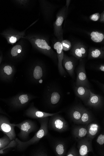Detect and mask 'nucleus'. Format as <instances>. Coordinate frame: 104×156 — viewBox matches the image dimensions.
I'll use <instances>...</instances> for the list:
<instances>
[{
	"label": "nucleus",
	"mask_w": 104,
	"mask_h": 156,
	"mask_svg": "<svg viewBox=\"0 0 104 156\" xmlns=\"http://www.w3.org/2000/svg\"><path fill=\"white\" fill-rule=\"evenodd\" d=\"M28 40L32 46L42 54L49 57L55 62L58 60L57 55L46 37L38 35L33 34L26 36L24 38Z\"/></svg>",
	"instance_id": "obj_1"
},
{
	"label": "nucleus",
	"mask_w": 104,
	"mask_h": 156,
	"mask_svg": "<svg viewBox=\"0 0 104 156\" xmlns=\"http://www.w3.org/2000/svg\"><path fill=\"white\" fill-rule=\"evenodd\" d=\"M38 120L40 124V127L33 137L25 141H22L17 138L15 140L16 143L17 149L18 151H25L29 146L38 143L42 138L48 135V117L38 119Z\"/></svg>",
	"instance_id": "obj_2"
},
{
	"label": "nucleus",
	"mask_w": 104,
	"mask_h": 156,
	"mask_svg": "<svg viewBox=\"0 0 104 156\" xmlns=\"http://www.w3.org/2000/svg\"><path fill=\"white\" fill-rule=\"evenodd\" d=\"M12 124L20 129V132L18 136L23 141H27L29 134L37 129L36 123L31 120H26L17 124Z\"/></svg>",
	"instance_id": "obj_3"
},
{
	"label": "nucleus",
	"mask_w": 104,
	"mask_h": 156,
	"mask_svg": "<svg viewBox=\"0 0 104 156\" xmlns=\"http://www.w3.org/2000/svg\"><path fill=\"white\" fill-rule=\"evenodd\" d=\"M68 8L65 6L58 12L54 24V34L60 42L63 40V24L67 16Z\"/></svg>",
	"instance_id": "obj_4"
},
{
	"label": "nucleus",
	"mask_w": 104,
	"mask_h": 156,
	"mask_svg": "<svg viewBox=\"0 0 104 156\" xmlns=\"http://www.w3.org/2000/svg\"><path fill=\"white\" fill-rule=\"evenodd\" d=\"M35 98L29 94L20 93L11 98L9 103L13 108L20 109L27 105Z\"/></svg>",
	"instance_id": "obj_5"
},
{
	"label": "nucleus",
	"mask_w": 104,
	"mask_h": 156,
	"mask_svg": "<svg viewBox=\"0 0 104 156\" xmlns=\"http://www.w3.org/2000/svg\"><path fill=\"white\" fill-rule=\"evenodd\" d=\"M58 114L50 117L48 127V128L55 131L62 133L68 129V125L64 118Z\"/></svg>",
	"instance_id": "obj_6"
},
{
	"label": "nucleus",
	"mask_w": 104,
	"mask_h": 156,
	"mask_svg": "<svg viewBox=\"0 0 104 156\" xmlns=\"http://www.w3.org/2000/svg\"><path fill=\"white\" fill-rule=\"evenodd\" d=\"M15 127L12 123H10L7 118L0 115V131L8 136L11 141L16 138Z\"/></svg>",
	"instance_id": "obj_7"
},
{
	"label": "nucleus",
	"mask_w": 104,
	"mask_h": 156,
	"mask_svg": "<svg viewBox=\"0 0 104 156\" xmlns=\"http://www.w3.org/2000/svg\"><path fill=\"white\" fill-rule=\"evenodd\" d=\"M59 111L57 112L50 113L44 112L39 110L36 108L33 103L25 111L24 115L25 116L33 119H39L50 117L61 112Z\"/></svg>",
	"instance_id": "obj_8"
},
{
	"label": "nucleus",
	"mask_w": 104,
	"mask_h": 156,
	"mask_svg": "<svg viewBox=\"0 0 104 156\" xmlns=\"http://www.w3.org/2000/svg\"><path fill=\"white\" fill-rule=\"evenodd\" d=\"M92 139L86 136L77 141V147L80 156H87L93 152Z\"/></svg>",
	"instance_id": "obj_9"
},
{
	"label": "nucleus",
	"mask_w": 104,
	"mask_h": 156,
	"mask_svg": "<svg viewBox=\"0 0 104 156\" xmlns=\"http://www.w3.org/2000/svg\"><path fill=\"white\" fill-rule=\"evenodd\" d=\"M61 98V94L57 89L48 87L45 94V102L48 106L55 107L60 102Z\"/></svg>",
	"instance_id": "obj_10"
},
{
	"label": "nucleus",
	"mask_w": 104,
	"mask_h": 156,
	"mask_svg": "<svg viewBox=\"0 0 104 156\" xmlns=\"http://www.w3.org/2000/svg\"><path fill=\"white\" fill-rule=\"evenodd\" d=\"M25 30L20 32L13 29L7 30L3 32L2 35L6 39L8 44L13 45L26 36Z\"/></svg>",
	"instance_id": "obj_11"
},
{
	"label": "nucleus",
	"mask_w": 104,
	"mask_h": 156,
	"mask_svg": "<svg viewBox=\"0 0 104 156\" xmlns=\"http://www.w3.org/2000/svg\"><path fill=\"white\" fill-rule=\"evenodd\" d=\"M76 86H84L90 89V84L86 74L85 63L82 59L80 60L77 70Z\"/></svg>",
	"instance_id": "obj_12"
},
{
	"label": "nucleus",
	"mask_w": 104,
	"mask_h": 156,
	"mask_svg": "<svg viewBox=\"0 0 104 156\" xmlns=\"http://www.w3.org/2000/svg\"><path fill=\"white\" fill-rule=\"evenodd\" d=\"M43 68L40 64H37L32 67L29 73V77L34 83H41L44 76Z\"/></svg>",
	"instance_id": "obj_13"
},
{
	"label": "nucleus",
	"mask_w": 104,
	"mask_h": 156,
	"mask_svg": "<svg viewBox=\"0 0 104 156\" xmlns=\"http://www.w3.org/2000/svg\"><path fill=\"white\" fill-rule=\"evenodd\" d=\"M16 69L11 64H5L0 67V79L3 81H11L15 74Z\"/></svg>",
	"instance_id": "obj_14"
},
{
	"label": "nucleus",
	"mask_w": 104,
	"mask_h": 156,
	"mask_svg": "<svg viewBox=\"0 0 104 156\" xmlns=\"http://www.w3.org/2000/svg\"><path fill=\"white\" fill-rule=\"evenodd\" d=\"M53 48L56 50L57 55L59 72L61 75L64 76L66 74V72L62 64L64 54L61 42L59 41L55 42L54 44Z\"/></svg>",
	"instance_id": "obj_15"
},
{
	"label": "nucleus",
	"mask_w": 104,
	"mask_h": 156,
	"mask_svg": "<svg viewBox=\"0 0 104 156\" xmlns=\"http://www.w3.org/2000/svg\"><path fill=\"white\" fill-rule=\"evenodd\" d=\"M73 56L78 60L82 59L87 54V48L83 44L79 42L74 44L71 50Z\"/></svg>",
	"instance_id": "obj_16"
},
{
	"label": "nucleus",
	"mask_w": 104,
	"mask_h": 156,
	"mask_svg": "<svg viewBox=\"0 0 104 156\" xmlns=\"http://www.w3.org/2000/svg\"><path fill=\"white\" fill-rule=\"evenodd\" d=\"M84 107L77 105L71 108L69 112L70 117L74 123L80 125L81 117Z\"/></svg>",
	"instance_id": "obj_17"
},
{
	"label": "nucleus",
	"mask_w": 104,
	"mask_h": 156,
	"mask_svg": "<svg viewBox=\"0 0 104 156\" xmlns=\"http://www.w3.org/2000/svg\"><path fill=\"white\" fill-rule=\"evenodd\" d=\"M23 40H21L11 49L10 54L11 57L14 60L20 59L24 54V45Z\"/></svg>",
	"instance_id": "obj_18"
},
{
	"label": "nucleus",
	"mask_w": 104,
	"mask_h": 156,
	"mask_svg": "<svg viewBox=\"0 0 104 156\" xmlns=\"http://www.w3.org/2000/svg\"><path fill=\"white\" fill-rule=\"evenodd\" d=\"M75 62L72 58L64 55L62 64L64 69L72 77L74 75V69L75 67Z\"/></svg>",
	"instance_id": "obj_19"
},
{
	"label": "nucleus",
	"mask_w": 104,
	"mask_h": 156,
	"mask_svg": "<svg viewBox=\"0 0 104 156\" xmlns=\"http://www.w3.org/2000/svg\"><path fill=\"white\" fill-rule=\"evenodd\" d=\"M90 96L86 105L94 108H99L102 105V98L99 95L94 93L90 89Z\"/></svg>",
	"instance_id": "obj_20"
},
{
	"label": "nucleus",
	"mask_w": 104,
	"mask_h": 156,
	"mask_svg": "<svg viewBox=\"0 0 104 156\" xmlns=\"http://www.w3.org/2000/svg\"><path fill=\"white\" fill-rule=\"evenodd\" d=\"M88 132V125H82L74 127L72 133L77 141L86 136Z\"/></svg>",
	"instance_id": "obj_21"
},
{
	"label": "nucleus",
	"mask_w": 104,
	"mask_h": 156,
	"mask_svg": "<svg viewBox=\"0 0 104 156\" xmlns=\"http://www.w3.org/2000/svg\"><path fill=\"white\" fill-rule=\"evenodd\" d=\"M40 7L43 15L47 20L51 17L55 7L48 2L44 1H39Z\"/></svg>",
	"instance_id": "obj_22"
},
{
	"label": "nucleus",
	"mask_w": 104,
	"mask_h": 156,
	"mask_svg": "<svg viewBox=\"0 0 104 156\" xmlns=\"http://www.w3.org/2000/svg\"><path fill=\"white\" fill-rule=\"evenodd\" d=\"M75 91L76 95L86 104L90 96V89L84 86H76Z\"/></svg>",
	"instance_id": "obj_23"
},
{
	"label": "nucleus",
	"mask_w": 104,
	"mask_h": 156,
	"mask_svg": "<svg viewBox=\"0 0 104 156\" xmlns=\"http://www.w3.org/2000/svg\"><path fill=\"white\" fill-rule=\"evenodd\" d=\"M53 149L56 156H63L66 153V145L65 141L58 140L55 142L53 146Z\"/></svg>",
	"instance_id": "obj_24"
},
{
	"label": "nucleus",
	"mask_w": 104,
	"mask_h": 156,
	"mask_svg": "<svg viewBox=\"0 0 104 156\" xmlns=\"http://www.w3.org/2000/svg\"><path fill=\"white\" fill-rule=\"evenodd\" d=\"M104 56L103 48H92L89 49L88 55V59L103 58Z\"/></svg>",
	"instance_id": "obj_25"
},
{
	"label": "nucleus",
	"mask_w": 104,
	"mask_h": 156,
	"mask_svg": "<svg viewBox=\"0 0 104 156\" xmlns=\"http://www.w3.org/2000/svg\"><path fill=\"white\" fill-rule=\"evenodd\" d=\"M100 126L95 123H91L88 125V132L86 137L93 139L99 131Z\"/></svg>",
	"instance_id": "obj_26"
},
{
	"label": "nucleus",
	"mask_w": 104,
	"mask_h": 156,
	"mask_svg": "<svg viewBox=\"0 0 104 156\" xmlns=\"http://www.w3.org/2000/svg\"><path fill=\"white\" fill-rule=\"evenodd\" d=\"M16 146V143L15 140L11 141L6 135L0 138V150L5 149L6 148L13 147Z\"/></svg>",
	"instance_id": "obj_27"
},
{
	"label": "nucleus",
	"mask_w": 104,
	"mask_h": 156,
	"mask_svg": "<svg viewBox=\"0 0 104 156\" xmlns=\"http://www.w3.org/2000/svg\"><path fill=\"white\" fill-rule=\"evenodd\" d=\"M94 120V118L91 113L84 107L81 119L80 124L88 125Z\"/></svg>",
	"instance_id": "obj_28"
},
{
	"label": "nucleus",
	"mask_w": 104,
	"mask_h": 156,
	"mask_svg": "<svg viewBox=\"0 0 104 156\" xmlns=\"http://www.w3.org/2000/svg\"><path fill=\"white\" fill-rule=\"evenodd\" d=\"M91 40L95 43H101L104 39V34L98 31H93L90 34Z\"/></svg>",
	"instance_id": "obj_29"
},
{
	"label": "nucleus",
	"mask_w": 104,
	"mask_h": 156,
	"mask_svg": "<svg viewBox=\"0 0 104 156\" xmlns=\"http://www.w3.org/2000/svg\"><path fill=\"white\" fill-rule=\"evenodd\" d=\"M60 42L62 44L63 51H68L72 48V44L69 41L63 40Z\"/></svg>",
	"instance_id": "obj_30"
},
{
	"label": "nucleus",
	"mask_w": 104,
	"mask_h": 156,
	"mask_svg": "<svg viewBox=\"0 0 104 156\" xmlns=\"http://www.w3.org/2000/svg\"><path fill=\"white\" fill-rule=\"evenodd\" d=\"M66 156H79V152L78 150L76 147V144L72 147L66 155Z\"/></svg>",
	"instance_id": "obj_31"
},
{
	"label": "nucleus",
	"mask_w": 104,
	"mask_h": 156,
	"mask_svg": "<svg viewBox=\"0 0 104 156\" xmlns=\"http://www.w3.org/2000/svg\"><path fill=\"white\" fill-rule=\"evenodd\" d=\"M32 156H47L48 154L47 151L42 148H39L34 151L31 154Z\"/></svg>",
	"instance_id": "obj_32"
},
{
	"label": "nucleus",
	"mask_w": 104,
	"mask_h": 156,
	"mask_svg": "<svg viewBox=\"0 0 104 156\" xmlns=\"http://www.w3.org/2000/svg\"><path fill=\"white\" fill-rule=\"evenodd\" d=\"M30 1L27 0H18V1H13V2L16 4L20 6L25 7L27 6L30 2Z\"/></svg>",
	"instance_id": "obj_33"
},
{
	"label": "nucleus",
	"mask_w": 104,
	"mask_h": 156,
	"mask_svg": "<svg viewBox=\"0 0 104 156\" xmlns=\"http://www.w3.org/2000/svg\"><path fill=\"white\" fill-rule=\"evenodd\" d=\"M97 144L100 146H103L104 144V135L101 134L99 135L96 139Z\"/></svg>",
	"instance_id": "obj_34"
},
{
	"label": "nucleus",
	"mask_w": 104,
	"mask_h": 156,
	"mask_svg": "<svg viewBox=\"0 0 104 156\" xmlns=\"http://www.w3.org/2000/svg\"><path fill=\"white\" fill-rule=\"evenodd\" d=\"M100 14L99 13H96L93 14L90 17V19L93 21H97L99 20Z\"/></svg>",
	"instance_id": "obj_35"
},
{
	"label": "nucleus",
	"mask_w": 104,
	"mask_h": 156,
	"mask_svg": "<svg viewBox=\"0 0 104 156\" xmlns=\"http://www.w3.org/2000/svg\"><path fill=\"white\" fill-rule=\"evenodd\" d=\"M99 21L102 23L104 22V11L100 14V17Z\"/></svg>",
	"instance_id": "obj_36"
},
{
	"label": "nucleus",
	"mask_w": 104,
	"mask_h": 156,
	"mask_svg": "<svg viewBox=\"0 0 104 156\" xmlns=\"http://www.w3.org/2000/svg\"><path fill=\"white\" fill-rule=\"evenodd\" d=\"M99 69L100 71L102 72H104V65L102 64L100 65L99 68Z\"/></svg>",
	"instance_id": "obj_37"
},
{
	"label": "nucleus",
	"mask_w": 104,
	"mask_h": 156,
	"mask_svg": "<svg viewBox=\"0 0 104 156\" xmlns=\"http://www.w3.org/2000/svg\"><path fill=\"white\" fill-rule=\"evenodd\" d=\"M0 113H2V114H4L6 115H8L6 113L5 111H4L1 107H0Z\"/></svg>",
	"instance_id": "obj_38"
},
{
	"label": "nucleus",
	"mask_w": 104,
	"mask_h": 156,
	"mask_svg": "<svg viewBox=\"0 0 104 156\" xmlns=\"http://www.w3.org/2000/svg\"><path fill=\"white\" fill-rule=\"evenodd\" d=\"M3 60V57L2 55L0 54V64L1 63Z\"/></svg>",
	"instance_id": "obj_39"
},
{
	"label": "nucleus",
	"mask_w": 104,
	"mask_h": 156,
	"mask_svg": "<svg viewBox=\"0 0 104 156\" xmlns=\"http://www.w3.org/2000/svg\"><path fill=\"white\" fill-rule=\"evenodd\" d=\"M4 149L0 150V154H3L4 153Z\"/></svg>",
	"instance_id": "obj_40"
}]
</instances>
